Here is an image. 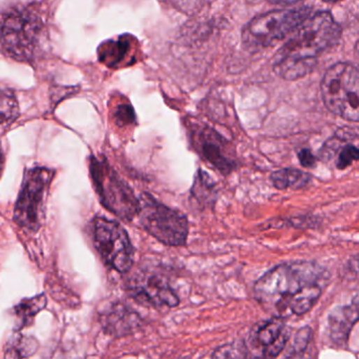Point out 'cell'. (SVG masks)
<instances>
[{
  "label": "cell",
  "instance_id": "obj_1",
  "mask_svg": "<svg viewBox=\"0 0 359 359\" xmlns=\"http://www.w3.org/2000/svg\"><path fill=\"white\" fill-rule=\"evenodd\" d=\"M328 281L329 273L316 263H287L256 281L254 296L274 316H300L313 308Z\"/></svg>",
  "mask_w": 359,
  "mask_h": 359
},
{
  "label": "cell",
  "instance_id": "obj_2",
  "mask_svg": "<svg viewBox=\"0 0 359 359\" xmlns=\"http://www.w3.org/2000/svg\"><path fill=\"white\" fill-rule=\"evenodd\" d=\"M342 29L329 12L309 16L275 54L273 70L285 80L304 78L314 70L319 56L333 47Z\"/></svg>",
  "mask_w": 359,
  "mask_h": 359
},
{
  "label": "cell",
  "instance_id": "obj_3",
  "mask_svg": "<svg viewBox=\"0 0 359 359\" xmlns=\"http://www.w3.org/2000/svg\"><path fill=\"white\" fill-rule=\"evenodd\" d=\"M43 29L36 9H10L0 15V47L13 59L31 61L41 45Z\"/></svg>",
  "mask_w": 359,
  "mask_h": 359
},
{
  "label": "cell",
  "instance_id": "obj_4",
  "mask_svg": "<svg viewBox=\"0 0 359 359\" xmlns=\"http://www.w3.org/2000/svg\"><path fill=\"white\" fill-rule=\"evenodd\" d=\"M325 108L344 120L359 122V66L339 62L328 68L321 83Z\"/></svg>",
  "mask_w": 359,
  "mask_h": 359
},
{
  "label": "cell",
  "instance_id": "obj_5",
  "mask_svg": "<svg viewBox=\"0 0 359 359\" xmlns=\"http://www.w3.org/2000/svg\"><path fill=\"white\" fill-rule=\"evenodd\" d=\"M309 15L310 10L307 8L275 10L262 14L246 24L242 33L243 45L250 51L271 47L295 32Z\"/></svg>",
  "mask_w": 359,
  "mask_h": 359
},
{
  "label": "cell",
  "instance_id": "obj_6",
  "mask_svg": "<svg viewBox=\"0 0 359 359\" xmlns=\"http://www.w3.org/2000/svg\"><path fill=\"white\" fill-rule=\"evenodd\" d=\"M89 173L96 193L106 210L123 221H131L138 216L139 199L105 160L91 156Z\"/></svg>",
  "mask_w": 359,
  "mask_h": 359
},
{
  "label": "cell",
  "instance_id": "obj_7",
  "mask_svg": "<svg viewBox=\"0 0 359 359\" xmlns=\"http://www.w3.org/2000/svg\"><path fill=\"white\" fill-rule=\"evenodd\" d=\"M140 224L152 237L173 247L186 244L189 221L182 212L167 207L148 193L139 198Z\"/></svg>",
  "mask_w": 359,
  "mask_h": 359
},
{
  "label": "cell",
  "instance_id": "obj_8",
  "mask_svg": "<svg viewBox=\"0 0 359 359\" xmlns=\"http://www.w3.org/2000/svg\"><path fill=\"white\" fill-rule=\"evenodd\" d=\"M53 177L54 171L45 167H35L24 175L16 202L14 221L28 233H36L41 228L45 199Z\"/></svg>",
  "mask_w": 359,
  "mask_h": 359
},
{
  "label": "cell",
  "instance_id": "obj_9",
  "mask_svg": "<svg viewBox=\"0 0 359 359\" xmlns=\"http://www.w3.org/2000/svg\"><path fill=\"white\" fill-rule=\"evenodd\" d=\"M94 242L100 256L115 270L125 273L133 264V248L125 229L116 221L96 218Z\"/></svg>",
  "mask_w": 359,
  "mask_h": 359
},
{
  "label": "cell",
  "instance_id": "obj_10",
  "mask_svg": "<svg viewBox=\"0 0 359 359\" xmlns=\"http://www.w3.org/2000/svg\"><path fill=\"white\" fill-rule=\"evenodd\" d=\"M290 331L281 317L256 323L248 338V353L251 359H275L285 348Z\"/></svg>",
  "mask_w": 359,
  "mask_h": 359
},
{
  "label": "cell",
  "instance_id": "obj_11",
  "mask_svg": "<svg viewBox=\"0 0 359 359\" xmlns=\"http://www.w3.org/2000/svg\"><path fill=\"white\" fill-rule=\"evenodd\" d=\"M191 142L202 158L222 173H230L237 162L230 150V144L207 125H195L191 129Z\"/></svg>",
  "mask_w": 359,
  "mask_h": 359
},
{
  "label": "cell",
  "instance_id": "obj_12",
  "mask_svg": "<svg viewBox=\"0 0 359 359\" xmlns=\"http://www.w3.org/2000/svg\"><path fill=\"white\" fill-rule=\"evenodd\" d=\"M359 321V292L346 306L334 309L328 317V335L336 346H344L353 325Z\"/></svg>",
  "mask_w": 359,
  "mask_h": 359
},
{
  "label": "cell",
  "instance_id": "obj_13",
  "mask_svg": "<svg viewBox=\"0 0 359 359\" xmlns=\"http://www.w3.org/2000/svg\"><path fill=\"white\" fill-rule=\"evenodd\" d=\"M139 300L156 306L175 307L180 300L170 286L163 277L152 275L135 289Z\"/></svg>",
  "mask_w": 359,
  "mask_h": 359
},
{
  "label": "cell",
  "instance_id": "obj_14",
  "mask_svg": "<svg viewBox=\"0 0 359 359\" xmlns=\"http://www.w3.org/2000/svg\"><path fill=\"white\" fill-rule=\"evenodd\" d=\"M102 325L108 333L123 335L139 325L140 317L123 305H112L101 318Z\"/></svg>",
  "mask_w": 359,
  "mask_h": 359
},
{
  "label": "cell",
  "instance_id": "obj_15",
  "mask_svg": "<svg viewBox=\"0 0 359 359\" xmlns=\"http://www.w3.org/2000/svg\"><path fill=\"white\" fill-rule=\"evenodd\" d=\"M270 179L277 189H300L310 183L311 175L298 169L285 168L274 171Z\"/></svg>",
  "mask_w": 359,
  "mask_h": 359
},
{
  "label": "cell",
  "instance_id": "obj_16",
  "mask_svg": "<svg viewBox=\"0 0 359 359\" xmlns=\"http://www.w3.org/2000/svg\"><path fill=\"white\" fill-rule=\"evenodd\" d=\"M47 300L45 294H39L34 298L22 300L14 308L18 321V329L31 325L33 318L47 307Z\"/></svg>",
  "mask_w": 359,
  "mask_h": 359
},
{
  "label": "cell",
  "instance_id": "obj_17",
  "mask_svg": "<svg viewBox=\"0 0 359 359\" xmlns=\"http://www.w3.org/2000/svg\"><path fill=\"white\" fill-rule=\"evenodd\" d=\"M129 49H131V43L129 41H123V39L103 43L98 52L100 61L108 68H116L126 59Z\"/></svg>",
  "mask_w": 359,
  "mask_h": 359
},
{
  "label": "cell",
  "instance_id": "obj_18",
  "mask_svg": "<svg viewBox=\"0 0 359 359\" xmlns=\"http://www.w3.org/2000/svg\"><path fill=\"white\" fill-rule=\"evenodd\" d=\"M38 348V342L34 337L16 334L8 342L5 359L28 358L34 355Z\"/></svg>",
  "mask_w": 359,
  "mask_h": 359
},
{
  "label": "cell",
  "instance_id": "obj_19",
  "mask_svg": "<svg viewBox=\"0 0 359 359\" xmlns=\"http://www.w3.org/2000/svg\"><path fill=\"white\" fill-rule=\"evenodd\" d=\"M193 197L201 205H212L214 203L217 197L216 184L212 177L200 169L196 175L195 183L191 189Z\"/></svg>",
  "mask_w": 359,
  "mask_h": 359
},
{
  "label": "cell",
  "instance_id": "obj_20",
  "mask_svg": "<svg viewBox=\"0 0 359 359\" xmlns=\"http://www.w3.org/2000/svg\"><path fill=\"white\" fill-rule=\"evenodd\" d=\"M17 98L9 89H0V126H9L20 117Z\"/></svg>",
  "mask_w": 359,
  "mask_h": 359
},
{
  "label": "cell",
  "instance_id": "obj_21",
  "mask_svg": "<svg viewBox=\"0 0 359 359\" xmlns=\"http://www.w3.org/2000/svg\"><path fill=\"white\" fill-rule=\"evenodd\" d=\"M212 359H251V357L246 344L235 342L219 346L212 354Z\"/></svg>",
  "mask_w": 359,
  "mask_h": 359
},
{
  "label": "cell",
  "instance_id": "obj_22",
  "mask_svg": "<svg viewBox=\"0 0 359 359\" xmlns=\"http://www.w3.org/2000/svg\"><path fill=\"white\" fill-rule=\"evenodd\" d=\"M112 119L118 126L124 127L131 125L135 121L133 106L129 103L118 104L112 112Z\"/></svg>",
  "mask_w": 359,
  "mask_h": 359
},
{
  "label": "cell",
  "instance_id": "obj_23",
  "mask_svg": "<svg viewBox=\"0 0 359 359\" xmlns=\"http://www.w3.org/2000/svg\"><path fill=\"white\" fill-rule=\"evenodd\" d=\"M359 160V148L356 146L346 145L342 148L338 156L337 168L346 169V167L350 166L353 162Z\"/></svg>",
  "mask_w": 359,
  "mask_h": 359
},
{
  "label": "cell",
  "instance_id": "obj_24",
  "mask_svg": "<svg viewBox=\"0 0 359 359\" xmlns=\"http://www.w3.org/2000/svg\"><path fill=\"white\" fill-rule=\"evenodd\" d=\"M298 160H300L302 166L309 168V167L314 166L316 159L310 150L302 149L298 152Z\"/></svg>",
  "mask_w": 359,
  "mask_h": 359
},
{
  "label": "cell",
  "instance_id": "obj_25",
  "mask_svg": "<svg viewBox=\"0 0 359 359\" xmlns=\"http://www.w3.org/2000/svg\"><path fill=\"white\" fill-rule=\"evenodd\" d=\"M269 3L272 5L277 6H292L294 3H300L302 0H267Z\"/></svg>",
  "mask_w": 359,
  "mask_h": 359
},
{
  "label": "cell",
  "instance_id": "obj_26",
  "mask_svg": "<svg viewBox=\"0 0 359 359\" xmlns=\"http://www.w3.org/2000/svg\"><path fill=\"white\" fill-rule=\"evenodd\" d=\"M3 165H5V156H3V146H1V142H0V177L3 173Z\"/></svg>",
  "mask_w": 359,
  "mask_h": 359
},
{
  "label": "cell",
  "instance_id": "obj_27",
  "mask_svg": "<svg viewBox=\"0 0 359 359\" xmlns=\"http://www.w3.org/2000/svg\"><path fill=\"white\" fill-rule=\"evenodd\" d=\"M323 3H339V1H342V0H323Z\"/></svg>",
  "mask_w": 359,
  "mask_h": 359
},
{
  "label": "cell",
  "instance_id": "obj_28",
  "mask_svg": "<svg viewBox=\"0 0 359 359\" xmlns=\"http://www.w3.org/2000/svg\"><path fill=\"white\" fill-rule=\"evenodd\" d=\"M355 53L359 57V41H357L356 45H355Z\"/></svg>",
  "mask_w": 359,
  "mask_h": 359
},
{
  "label": "cell",
  "instance_id": "obj_29",
  "mask_svg": "<svg viewBox=\"0 0 359 359\" xmlns=\"http://www.w3.org/2000/svg\"><path fill=\"white\" fill-rule=\"evenodd\" d=\"M357 265H358V267H359V256H358V258H357Z\"/></svg>",
  "mask_w": 359,
  "mask_h": 359
}]
</instances>
